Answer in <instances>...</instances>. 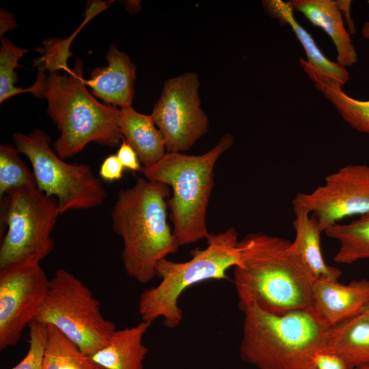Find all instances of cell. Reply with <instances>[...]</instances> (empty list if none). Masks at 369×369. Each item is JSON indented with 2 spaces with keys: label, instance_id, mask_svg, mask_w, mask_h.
<instances>
[{
  "label": "cell",
  "instance_id": "obj_1",
  "mask_svg": "<svg viewBox=\"0 0 369 369\" xmlns=\"http://www.w3.org/2000/svg\"><path fill=\"white\" fill-rule=\"evenodd\" d=\"M291 243L263 232L238 241L242 265L234 268L233 282L241 311L251 305L275 314L311 309L315 278Z\"/></svg>",
  "mask_w": 369,
  "mask_h": 369
},
{
  "label": "cell",
  "instance_id": "obj_2",
  "mask_svg": "<svg viewBox=\"0 0 369 369\" xmlns=\"http://www.w3.org/2000/svg\"><path fill=\"white\" fill-rule=\"evenodd\" d=\"M171 194L168 185L141 176L118 192L111 210L112 229L123 241L125 272L141 284L152 280L157 263L180 247L167 220Z\"/></svg>",
  "mask_w": 369,
  "mask_h": 369
},
{
  "label": "cell",
  "instance_id": "obj_3",
  "mask_svg": "<svg viewBox=\"0 0 369 369\" xmlns=\"http://www.w3.org/2000/svg\"><path fill=\"white\" fill-rule=\"evenodd\" d=\"M83 72V62L77 59L64 75L38 71L29 87V92L47 100L46 113L60 131L55 152L62 159L77 154L91 142L115 148L124 139L119 127L120 109L100 102L88 92Z\"/></svg>",
  "mask_w": 369,
  "mask_h": 369
},
{
  "label": "cell",
  "instance_id": "obj_4",
  "mask_svg": "<svg viewBox=\"0 0 369 369\" xmlns=\"http://www.w3.org/2000/svg\"><path fill=\"white\" fill-rule=\"evenodd\" d=\"M239 355L257 369H315L329 327L311 309L271 313L245 308Z\"/></svg>",
  "mask_w": 369,
  "mask_h": 369
},
{
  "label": "cell",
  "instance_id": "obj_5",
  "mask_svg": "<svg viewBox=\"0 0 369 369\" xmlns=\"http://www.w3.org/2000/svg\"><path fill=\"white\" fill-rule=\"evenodd\" d=\"M234 142L233 135L226 133L213 148L201 155L167 152L154 165L142 168L144 177L171 188L169 216L180 246L208 237L206 215L215 186V166Z\"/></svg>",
  "mask_w": 369,
  "mask_h": 369
},
{
  "label": "cell",
  "instance_id": "obj_6",
  "mask_svg": "<svg viewBox=\"0 0 369 369\" xmlns=\"http://www.w3.org/2000/svg\"><path fill=\"white\" fill-rule=\"evenodd\" d=\"M206 241V247L193 249L188 261L177 262L165 258L157 263L155 271L160 283L145 290L139 299L141 320L152 323L162 318L167 328L178 327L182 320L178 300L186 289L209 279H227L228 269L241 266L239 240L234 228L211 232Z\"/></svg>",
  "mask_w": 369,
  "mask_h": 369
},
{
  "label": "cell",
  "instance_id": "obj_7",
  "mask_svg": "<svg viewBox=\"0 0 369 369\" xmlns=\"http://www.w3.org/2000/svg\"><path fill=\"white\" fill-rule=\"evenodd\" d=\"M1 224L6 230L0 247V269L40 262L53 249L51 234L61 212L57 200L37 187H23L1 200Z\"/></svg>",
  "mask_w": 369,
  "mask_h": 369
},
{
  "label": "cell",
  "instance_id": "obj_8",
  "mask_svg": "<svg viewBox=\"0 0 369 369\" xmlns=\"http://www.w3.org/2000/svg\"><path fill=\"white\" fill-rule=\"evenodd\" d=\"M12 139L19 153L29 160L37 188L57 200L62 215L104 204L107 191L91 167L64 161L51 148L46 133L40 129L29 134L14 133Z\"/></svg>",
  "mask_w": 369,
  "mask_h": 369
},
{
  "label": "cell",
  "instance_id": "obj_9",
  "mask_svg": "<svg viewBox=\"0 0 369 369\" xmlns=\"http://www.w3.org/2000/svg\"><path fill=\"white\" fill-rule=\"evenodd\" d=\"M34 320L57 327L86 355L105 347L116 327L102 314L92 291L70 272L57 269Z\"/></svg>",
  "mask_w": 369,
  "mask_h": 369
},
{
  "label": "cell",
  "instance_id": "obj_10",
  "mask_svg": "<svg viewBox=\"0 0 369 369\" xmlns=\"http://www.w3.org/2000/svg\"><path fill=\"white\" fill-rule=\"evenodd\" d=\"M200 85L194 72L164 83L150 115L163 136L167 152L183 153L208 132L209 120L201 107Z\"/></svg>",
  "mask_w": 369,
  "mask_h": 369
},
{
  "label": "cell",
  "instance_id": "obj_11",
  "mask_svg": "<svg viewBox=\"0 0 369 369\" xmlns=\"http://www.w3.org/2000/svg\"><path fill=\"white\" fill-rule=\"evenodd\" d=\"M40 262L0 269V350L15 346L35 320L49 288Z\"/></svg>",
  "mask_w": 369,
  "mask_h": 369
},
{
  "label": "cell",
  "instance_id": "obj_12",
  "mask_svg": "<svg viewBox=\"0 0 369 369\" xmlns=\"http://www.w3.org/2000/svg\"><path fill=\"white\" fill-rule=\"evenodd\" d=\"M292 207L312 213L322 232L344 218L369 213V166L340 168L312 192L297 193Z\"/></svg>",
  "mask_w": 369,
  "mask_h": 369
},
{
  "label": "cell",
  "instance_id": "obj_13",
  "mask_svg": "<svg viewBox=\"0 0 369 369\" xmlns=\"http://www.w3.org/2000/svg\"><path fill=\"white\" fill-rule=\"evenodd\" d=\"M369 301V279L347 284L314 279L311 310L327 327H335L361 314Z\"/></svg>",
  "mask_w": 369,
  "mask_h": 369
},
{
  "label": "cell",
  "instance_id": "obj_14",
  "mask_svg": "<svg viewBox=\"0 0 369 369\" xmlns=\"http://www.w3.org/2000/svg\"><path fill=\"white\" fill-rule=\"evenodd\" d=\"M106 59L107 66L94 68L88 79H83L86 86L104 102L114 107H131L134 98V83L137 67L129 57L112 44Z\"/></svg>",
  "mask_w": 369,
  "mask_h": 369
},
{
  "label": "cell",
  "instance_id": "obj_15",
  "mask_svg": "<svg viewBox=\"0 0 369 369\" xmlns=\"http://www.w3.org/2000/svg\"><path fill=\"white\" fill-rule=\"evenodd\" d=\"M288 3L313 25L330 37L337 51V63L347 68L357 62L358 56L351 35L345 27L342 12L333 0H291Z\"/></svg>",
  "mask_w": 369,
  "mask_h": 369
},
{
  "label": "cell",
  "instance_id": "obj_16",
  "mask_svg": "<svg viewBox=\"0 0 369 369\" xmlns=\"http://www.w3.org/2000/svg\"><path fill=\"white\" fill-rule=\"evenodd\" d=\"M150 325L141 320L135 326L116 329L107 345L94 354L92 359L105 369H143L148 352L143 338Z\"/></svg>",
  "mask_w": 369,
  "mask_h": 369
},
{
  "label": "cell",
  "instance_id": "obj_17",
  "mask_svg": "<svg viewBox=\"0 0 369 369\" xmlns=\"http://www.w3.org/2000/svg\"><path fill=\"white\" fill-rule=\"evenodd\" d=\"M119 127L124 139L137 152L144 168L151 167L167 153L163 136L151 115L132 107L120 109Z\"/></svg>",
  "mask_w": 369,
  "mask_h": 369
},
{
  "label": "cell",
  "instance_id": "obj_18",
  "mask_svg": "<svg viewBox=\"0 0 369 369\" xmlns=\"http://www.w3.org/2000/svg\"><path fill=\"white\" fill-rule=\"evenodd\" d=\"M262 5L271 17L290 27L304 49L307 58L305 59L310 66L342 86L350 80L346 68L325 56L312 35L298 23L288 1L266 0L262 1Z\"/></svg>",
  "mask_w": 369,
  "mask_h": 369
},
{
  "label": "cell",
  "instance_id": "obj_19",
  "mask_svg": "<svg viewBox=\"0 0 369 369\" xmlns=\"http://www.w3.org/2000/svg\"><path fill=\"white\" fill-rule=\"evenodd\" d=\"M295 219L293 228L295 238L292 249L301 257L315 279L338 281L342 271L328 265L323 258L320 245L322 232L317 219L301 208H293Z\"/></svg>",
  "mask_w": 369,
  "mask_h": 369
},
{
  "label": "cell",
  "instance_id": "obj_20",
  "mask_svg": "<svg viewBox=\"0 0 369 369\" xmlns=\"http://www.w3.org/2000/svg\"><path fill=\"white\" fill-rule=\"evenodd\" d=\"M320 353L337 355L355 369L369 366V320L360 314L329 328Z\"/></svg>",
  "mask_w": 369,
  "mask_h": 369
},
{
  "label": "cell",
  "instance_id": "obj_21",
  "mask_svg": "<svg viewBox=\"0 0 369 369\" xmlns=\"http://www.w3.org/2000/svg\"><path fill=\"white\" fill-rule=\"evenodd\" d=\"M300 65L314 82L316 89L336 108L341 118L353 129L369 134V100H357L348 95L342 86L299 58Z\"/></svg>",
  "mask_w": 369,
  "mask_h": 369
},
{
  "label": "cell",
  "instance_id": "obj_22",
  "mask_svg": "<svg viewBox=\"0 0 369 369\" xmlns=\"http://www.w3.org/2000/svg\"><path fill=\"white\" fill-rule=\"evenodd\" d=\"M324 232L340 243L336 262L351 264L369 258V213L350 223L331 226Z\"/></svg>",
  "mask_w": 369,
  "mask_h": 369
},
{
  "label": "cell",
  "instance_id": "obj_23",
  "mask_svg": "<svg viewBox=\"0 0 369 369\" xmlns=\"http://www.w3.org/2000/svg\"><path fill=\"white\" fill-rule=\"evenodd\" d=\"M47 325L42 369H95L96 364L65 334Z\"/></svg>",
  "mask_w": 369,
  "mask_h": 369
},
{
  "label": "cell",
  "instance_id": "obj_24",
  "mask_svg": "<svg viewBox=\"0 0 369 369\" xmlns=\"http://www.w3.org/2000/svg\"><path fill=\"white\" fill-rule=\"evenodd\" d=\"M16 147L0 146V200L10 191L23 187H36V180L19 156Z\"/></svg>",
  "mask_w": 369,
  "mask_h": 369
},
{
  "label": "cell",
  "instance_id": "obj_25",
  "mask_svg": "<svg viewBox=\"0 0 369 369\" xmlns=\"http://www.w3.org/2000/svg\"><path fill=\"white\" fill-rule=\"evenodd\" d=\"M0 49V102L12 96L29 92V88L22 89L15 86L18 81L14 70L20 67L18 60L29 50L15 46L10 40L1 37Z\"/></svg>",
  "mask_w": 369,
  "mask_h": 369
},
{
  "label": "cell",
  "instance_id": "obj_26",
  "mask_svg": "<svg viewBox=\"0 0 369 369\" xmlns=\"http://www.w3.org/2000/svg\"><path fill=\"white\" fill-rule=\"evenodd\" d=\"M77 32L67 39L50 38L44 41V53L36 64L39 71L48 70L50 73L57 72L59 70L66 72L70 71L67 62L71 55L70 45Z\"/></svg>",
  "mask_w": 369,
  "mask_h": 369
},
{
  "label": "cell",
  "instance_id": "obj_27",
  "mask_svg": "<svg viewBox=\"0 0 369 369\" xmlns=\"http://www.w3.org/2000/svg\"><path fill=\"white\" fill-rule=\"evenodd\" d=\"M29 329V347L25 357L12 369H42L44 353L47 336V325L31 321Z\"/></svg>",
  "mask_w": 369,
  "mask_h": 369
},
{
  "label": "cell",
  "instance_id": "obj_28",
  "mask_svg": "<svg viewBox=\"0 0 369 369\" xmlns=\"http://www.w3.org/2000/svg\"><path fill=\"white\" fill-rule=\"evenodd\" d=\"M124 168L116 154L108 156L102 161L100 169V178L108 182H113L121 179Z\"/></svg>",
  "mask_w": 369,
  "mask_h": 369
},
{
  "label": "cell",
  "instance_id": "obj_29",
  "mask_svg": "<svg viewBox=\"0 0 369 369\" xmlns=\"http://www.w3.org/2000/svg\"><path fill=\"white\" fill-rule=\"evenodd\" d=\"M117 156L124 169L133 172H141L143 167L133 148L124 139L118 148Z\"/></svg>",
  "mask_w": 369,
  "mask_h": 369
},
{
  "label": "cell",
  "instance_id": "obj_30",
  "mask_svg": "<svg viewBox=\"0 0 369 369\" xmlns=\"http://www.w3.org/2000/svg\"><path fill=\"white\" fill-rule=\"evenodd\" d=\"M315 366L317 369H355L342 357L331 353H318Z\"/></svg>",
  "mask_w": 369,
  "mask_h": 369
},
{
  "label": "cell",
  "instance_id": "obj_31",
  "mask_svg": "<svg viewBox=\"0 0 369 369\" xmlns=\"http://www.w3.org/2000/svg\"><path fill=\"white\" fill-rule=\"evenodd\" d=\"M343 16L344 23L348 25V31L351 35L355 33L354 22L351 15V1L336 0V1Z\"/></svg>",
  "mask_w": 369,
  "mask_h": 369
},
{
  "label": "cell",
  "instance_id": "obj_32",
  "mask_svg": "<svg viewBox=\"0 0 369 369\" xmlns=\"http://www.w3.org/2000/svg\"><path fill=\"white\" fill-rule=\"evenodd\" d=\"M0 36H2L8 31H11L16 26V23L14 19V16L3 9H1L0 13Z\"/></svg>",
  "mask_w": 369,
  "mask_h": 369
},
{
  "label": "cell",
  "instance_id": "obj_33",
  "mask_svg": "<svg viewBox=\"0 0 369 369\" xmlns=\"http://www.w3.org/2000/svg\"><path fill=\"white\" fill-rule=\"evenodd\" d=\"M126 8L130 10L131 12H137L139 11L140 9V2L137 1H129L127 3Z\"/></svg>",
  "mask_w": 369,
  "mask_h": 369
},
{
  "label": "cell",
  "instance_id": "obj_34",
  "mask_svg": "<svg viewBox=\"0 0 369 369\" xmlns=\"http://www.w3.org/2000/svg\"><path fill=\"white\" fill-rule=\"evenodd\" d=\"M369 5V1H368ZM362 36L369 40V11H368V19L363 24L361 28Z\"/></svg>",
  "mask_w": 369,
  "mask_h": 369
},
{
  "label": "cell",
  "instance_id": "obj_35",
  "mask_svg": "<svg viewBox=\"0 0 369 369\" xmlns=\"http://www.w3.org/2000/svg\"><path fill=\"white\" fill-rule=\"evenodd\" d=\"M361 314L369 320V301L364 308Z\"/></svg>",
  "mask_w": 369,
  "mask_h": 369
},
{
  "label": "cell",
  "instance_id": "obj_36",
  "mask_svg": "<svg viewBox=\"0 0 369 369\" xmlns=\"http://www.w3.org/2000/svg\"><path fill=\"white\" fill-rule=\"evenodd\" d=\"M355 369H369V366L356 368Z\"/></svg>",
  "mask_w": 369,
  "mask_h": 369
},
{
  "label": "cell",
  "instance_id": "obj_37",
  "mask_svg": "<svg viewBox=\"0 0 369 369\" xmlns=\"http://www.w3.org/2000/svg\"><path fill=\"white\" fill-rule=\"evenodd\" d=\"M95 369H105V368L98 365H96Z\"/></svg>",
  "mask_w": 369,
  "mask_h": 369
},
{
  "label": "cell",
  "instance_id": "obj_38",
  "mask_svg": "<svg viewBox=\"0 0 369 369\" xmlns=\"http://www.w3.org/2000/svg\"><path fill=\"white\" fill-rule=\"evenodd\" d=\"M315 369H317V368H315Z\"/></svg>",
  "mask_w": 369,
  "mask_h": 369
}]
</instances>
